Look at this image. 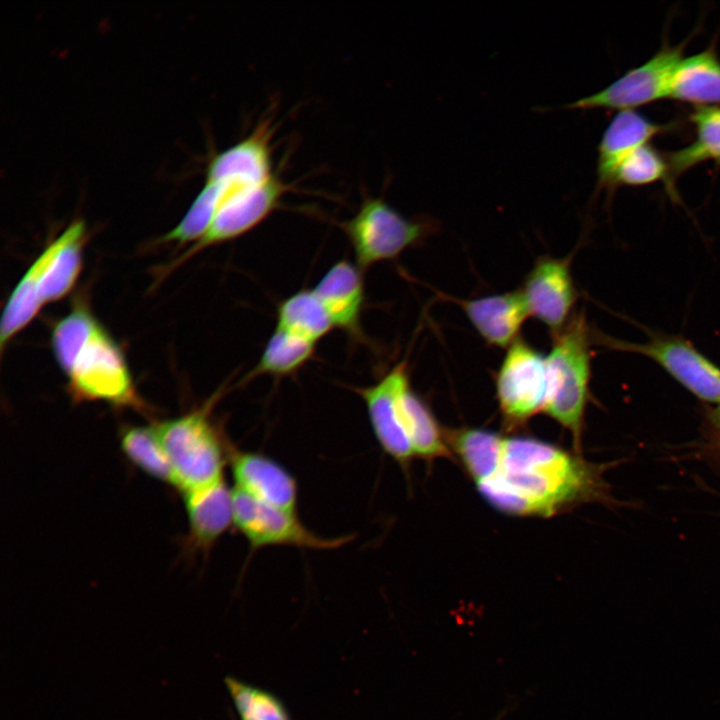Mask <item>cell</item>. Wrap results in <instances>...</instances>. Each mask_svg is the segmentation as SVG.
Wrapping results in <instances>:
<instances>
[{
    "instance_id": "6da1fadb",
    "label": "cell",
    "mask_w": 720,
    "mask_h": 720,
    "mask_svg": "<svg viewBox=\"0 0 720 720\" xmlns=\"http://www.w3.org/2000/svg\"><path fill=\"white\" fill-rule=\"evenodd\" d=\"M497 510L517 516H552L599 496L598 471L580 456L530 437H504L500 464L476 484Z\"/></svg>"
},
{
    "instance_id": "7a4b0ae2",
    "label": "cell",
    "mask_w": 720,
    "mask_h": 720,
    "mask_svg": "<svg viewBox=\"0 0 720 720\" xmlns=\"http://www.w3.org/2000/svg\"><path fill=\"white\" fill-rule=\"evenodd\" d=\"M552 336L546 355L548 398L544 412L568 429L574 444L579 445L590 398L594 334L581 311Z\"/></svg>"
},
{
    "instance_id": "3957f363",
    "label": "cell",
    "mask_w": 720,
    "mask_h": 720,
    "mask_svg": "<svg viewBox=\"0 0 720 720\" xmlns=\"http://www.w3.org/2000/svg\"><path fill=\"white\" fill-rule=\"evenodd\" d=\"M60 360L74 401L143 409L124 353L99 321Z\"/></svg>"
},
{
    "instance_id": "277c9868",
    "label": "cell",
    "mask_w": 720,
    "mask_h": 720,
    "mask_svg": "<svg viewBox=\"0 0 720 720\" xmlns=\"http://www.w3.org/2000/svg\"><path fill=\"white\" fill-rule=\"evenodd\" d=\"M218 395L200 409L154 426L171 464L174 485L182 492L223 478L226 449L210 416Z\"/></svg>"
},
{
    "instance_id": "5b68a950",
    "label": "cell",
    "mask_w": 720,
    "mask_h": 720,
    "mask_svg": "<svg viewBox=\"0 0 720 720\" xmlns=\"http://www.w3.org/2000/svg\"><path fill=\"white\" fill-rule=\"evenodd\" d=\"M430 218H407L383 198L366 195L357 212L340 224L364 272L419 245L436 229Z\"/></svg>"
},
{
    "instance_id": "8992f818",
    "label": "cell",
    "mask_w": 720,
    "mask_h": 720,
    "mask_svg": "<svg viewBox=\"0 0 720 720\" xmlns=\"http://www.w3.org/2000/svg\"><path fill=\"white\" fill-rule=\"evenodd\" d=\"M495 392L509 428L522 426L544 412L548 398L546 355L519 337L506 349L496 372Z\"/></svg>"
},
{
    "instance_id": "52a82bcc",
    "label": "cell",
    "mask_w": 720,
    "mask_h": 720,
    "mask_svg": "<svg viewBox=\"0 0 720 720\" xmlns=\"http://www.w3.org/2000/svg\"><path fill=\"white\" fill-rule=\"evenodd\" d=\"M594 339L611 349L653 360L693 395L720 407V367L688 340L659 333L649 334L648 340L640 343L600 333L594 334Z\"/></svg>"
},
{
    "instance_id": "ba28073f",
    "label": "cell",
    "mask_w": 720,
    "mask_h": 720,
    "mask_svg": "<svg viewBox=\"0 0 720 720\" xmlns=\"http://www.w3.org/2000/svg\"><path fill=\"white\" fill-rule=\"evenodd\" d=\"M294 186L279 171L255 184H235L223 198L206 234L180 258V262L201 250L236 239L261 224Z\"/></svg>"
},
{
    "instance_id": "9c48e42d",
    "label": "cell",
    "mask_w": 720,
    "mask_h": 720,
    "mask_svg": "<svg viewBox=\"0 0 720 720\" xmlns=\"http://www.w3.org/2000/svg\"><path fill=\"white\" fill-rule=\"evenodd\" d=\"M234 523L247 540L250 551L270 546H293L311 550H334L352 541L353 536L326 538L306 527L296 512L286 511L233 489Z\"/></svg>"
},
{
    "instance_id": "30bf717a",
    "label": "cell",
    "mask_w": 720,
    "mask_h": 720,
    "mask_svg": "<svg viewBox=\"0 0 720 720\" xmlns=\"http://www.w3.org/2000/svg\"><path fill=\"white\" fill-rule=\"evenodd\" d=\"M685 43L677 46L663 44L643 64L628 70L604 89L566 105V108L634 110L668 98L672 77L683 59Z\"/></svg>"
},
{
    "instance_id": "8fae6325",
    "label": "cell",
    "mask_w": 720,
    "mask_h": 720,
    "mask_svg": "<svg viewBox=\"0 0 720 720\" xmlns=\"http://www.w3.org/2000/svg\"><path fill=\"white\" fill-rule=\"evenodd\" d=\"M519 290L530 316L544 324L552 334L557 333L574 315L578 298L570 257H539Z\"/></svg>"
},
{
    "instance_id": "7c38bea8",
    "label": "cell",
    "mask_w": 720,
    "mask_h": 720,
    "mask_svg": "<svg viewBox=\"0 0 720 720\" xmlns=\"http://www.w3.org/2000/svg\"><path fill=\"white\" fill-rule=\"evenodd\" d=\"M408 374L407 362L401 361L374 384L351 387L365 404L371 428L380 447L403 469H407L415 457L401 425L398 406L399 389Z\"/></svg>"
},
{
    "instance_id": "4fadbf2b",
    "label": "cell",
    "mask_w": 720,
    "mask_h": 720,
    "mask_svg": "<svg viewBox=\"0 0 720 720\" xmlns=\"http://www.w3.org/2000/svg\"><path fill=\"white\" fill-rule=\"evenodd\" d=\"M234 489L265 504L296 512L298 484L274 459L253 451L229 448Z\"/></svg>"
},
{
    "instance_id": "5bb4252c",
    "label": "cell",
    "mask_w": 720,
    "mask_h": 720,
    "mask_svg": "<svg viewBox=\"0 0 720 720\" xmlns=\"http://www.w3.org/2000/svg\"><path fill=\"white\" fill-rule=\"evenodd\" d=\"M273 119L264 116L253 131L227 149L214 154L206 168L207 181L260 183L276 171L272 165Z\"/></svg>"
},
{
    "instance_id": "9a60e30c",
    "label": "cell",
    "mask_w": 720,
    "mask_h": 720,
    "mask_svg": "<svg viewBox=\"0 0 720 720\" xmlns=\"http://www.w3.org/2000/svg\"><path fill=\"white\" fill-rule=\"evenodd\" d=\"M334 328L361 339L365 304L364 271L347 259L335 262L313 288Z\"/></svg>"
},
{
    "instance_id": "2e32d148",
    "label": "cell",
    "mask_w": 720,
    "mask_h": 720,
    "mask_svg": "<svg viewBox=\"0 0 720 720\" xmlns=\"http://www.w3.org/2000/svg\"><path fill=\"white\" fill-rule=\"evenodd\" d=\"M479 336L489 346L508 348L519 338L530 316L520 290L472 299H453Z\"/></svg>"
},
{
    "instance_id": "e0dca14e",
    "label": "cell",
    "mask_w": 720,
    "mask_h": 720,
    "mask_svg": "<svg viewBox=\"0 0 720 720\" xmlns=\"http://www.w3.org/2000/svg\"><path fill=\"white\" fill-rule=\"evenodd\" d=\"M183 496L190 545L208 551L234 523L233 490L223 477L209 485L185 491Z\"/></svg>"
},
{
    "instance_id": "ac0fdd59",
    "label": "cell",
    "mask_w": 720,
    "mask_h": 720,
    "mask_svg": "<svg viewBox=\"0 0 720 720\" xmlns=\"http://www.w3.org/2000/svg\"><path fill=\"white\" fill-rule=\"evenodd\" d=\"M670 126L658 124L635 110L619 111L605 129L599 146L597 178L599 188H614L619 164L632 152L646 145Z\"/></svg>"
},
{
    "instance_id": "d6986e66",
    "label": "cell",
    "mask_w": 720,
    "mask_h": 720,
    "mask_svg": "<svg viewBox=\"0 0 720 720\" xmlns=\"http://www.w3.org/2000/svg\"><path fill=\"white\" fill-rule=\"evenodd\" d=\"M86 240V225L77 219L52 241L53 250L40 283L43 305L65 297L75 285L83 265Z\"/></svg>"
},
{
    "instance_id": "ffe728a7",
    "label": "cell",
    "mask_w": 720,
    "mask_h": 720,
    "mask_svg": "<svg viewBox=\"0 0 720 720\" xmlns=\"http://www.w3.org/2000/svg\"><path fill=\"white\" fill-rule=\"evenodd\" d=\"M668 98L695 107H720V59L714 45L683 57L672 77Z\"/></svg>"
},
{
    "instance_id": "44dd1931",
    "label": "cell",
    "mask_w": 720,
    "mask_h": 720,
    "mask_svg": "<svg viewBox=\"0 0 720 720\" xmlns=\"http://www.w3.org/2000/svg\"><path fill=\"white\" fill-rule=\"evenodd\" d=\"M398 405L400 421L415 457L432 460L451 455L445 432L430 407L413 389L410 375L401 384Z\"/></svg>"
},
{
    "instance_id": "7402d4cb",
    "label": "cell",
    "mask_w": 720,
    "mask_h": 720,
    "mask_svg": "<svg viewBox=\"0 0 720 720\" xmlns=\"http://www.w3.org/2000/svg\"><path fill=\"white\" fill-rule=\"evenodd\" d=\"M52 250L50 242L23 274L6 302L0 323L1 355L7 344L35 318L43 306L40 283Z\"/></svg>"
},
{
    "instance_id": "603a6c76",
    "label": "cell",
    "mask_w": 720,
    "mask_h": 720,
    "mask_svg": "<svg viewBox=\"0 0 720 720\" xmlns=\"http://www.w3.org/2000/svg\"><path fill=\"white\" fill-rule=\"evenodd\" d=\"M696 137L688 146L667 154L666 186L672 191L673 182L687 170L705 162L720 164V107H695L690 116Z\"/></svg>"
},
{
    "instance_id": "cb8c5ba5",
    "label": "cell",
    "mask_w": 720,
    "mask_h": 720,
    "mask_svg": "<svg viewBox=\"0 0 720 720\" xmlns=\"http://www.w3.org/2000/svg\"><path fill=\"white\" fill-rule=\"evenodd\" d=\"M447 445L460 459L475 484L497 471L504 437L481 428H459L445 432Z\"/></svg>"
},
{
    "instance_id": "d4e9b609",
    "label": "cell",
    "mask_w": 720,
    "mask_h": 720,
    "mask_svg": "<svg viewBox=\"0 0 720 720\" xmlns=\"http://www.w3.org/2000/svg\"><path fill=\"white\" fill-rule=\"evenodd\" d=\"M275 328L317 344L334 325L313 289H301L278 304Z\"/></svg>"
},
{
    "instance_id": "484cf974",
    "label": "cell",
    "mask_w": 720,
    "mask_h": 720,
    "mask_svg": "<svg viewBox=\"0 0 720 720\" xmlns=\"http://www.w3.org/2000/svg\"><path fill=\"white\" fill-rule=\"evenodd\" d=\"M315 347V343L275 328L243 383L262 375L278 379L292 376L313 358Z\"/></svg>"
},
{
    "instance_id": "4316f807",
    "label": "cell",
    "mask_w": 720,
    "mask_h": 720,
    "mask_svg": "<svg viewBox=\"0 0 720 720\" xmlns=\"http://www.w3.org/2000/svg\"><path fill=\"white\" fill-rule=\"evenodd\" d=\"M234 181H207L180 222L162 237L164 242L196 243L208 231L224 196Z\"/></svg>"
},
{
    "instance_id": "83f0119b",
    "label": "cell",
    "mask_w": 720,
    "mask_h": 720,
    "mask_svg": "<svg viewBox=\"0 0 720 720\" xmlns=\"http://www.w3.org/2000/svg\"><path fill=\"white\" fill-rule=\"evenodd\" d=\"M121 449L127 458L148 475L175 484L169 459L157 437L154 426H133L121 433Z\"/></svg>"
},
{
    "instance_id": "f1b7e54d",
    "label": "cell",
    "mask_w": 720,
    "mask_h": 720,
    "mask_svg": "<svg viewBox=\"0 0 720 720\" xmlns=\"http://www.w3.org/2000/svg\"><path fill=\"white\" fill-rule=\"evenodd\" d=\"M224 683L240 720H291L283 704L271 693L230 676Z\"/></svg>"
},
{
    "instance_id": "f546056e",
    "label": "cell",
    "mask_w": 720,
    "mask_h": 720,
    "mask_svg": "<svg viewBox=\"0 0 720 720\" xmlns=\"http://www.w3.org/2000/svg\"><path fill=\"white\" fill-rule=\"evenodd\" d=\"M668 175L666 158L649 143L628 155L617 167L613 186H643L665 180Z\"/></svg>"
},
{
    "instance_id": "4dcf8cb0",
    "label": "cell",
    "mask_w": 720,
    "mask_h": 720,
    "mask_svg": "<svg viewBox=\"0 0 720 720\" xmlns=\"http://www.w3.org/2000/svg\"><path fill=\"white\" fill-rule=\"evenodd\" d=\"M712 420L720 433V407H717L712 414Z\"/></svg>"
}]
</instances>
